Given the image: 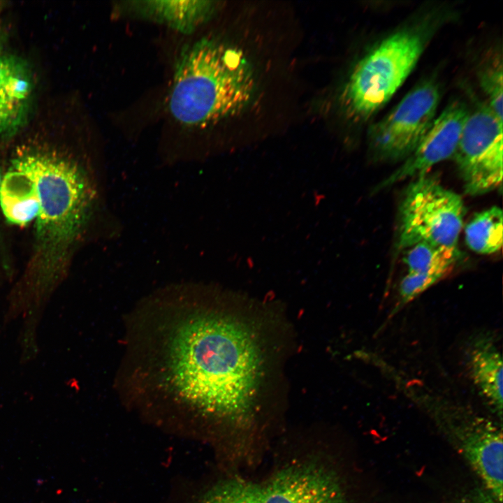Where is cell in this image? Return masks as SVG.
<instances>
[{
  "instance_id": "6da1fadb",
  "label": "cell",
  "mask_w": 503,
  "mask_h": 503,
  "mask_svg": "<svg viewBox=\"0 0 503 503\" xmlns=\"http://www.w3.org/2000/svg\"><path fill=\"white\" fill-rule=\"evenodd\" d=\"M183 296V295H182ZM152 333L144 361L156 397L237 421L251 410L260 380L258 346L247 326L196 297L175 299Z\"/></svg>"
},
{
  "instance_id": "7a4b0ae2",
  "label": "cell",
  "mask_w": 503,
  "mask_h": 503,
  "mask_svg": "<svg viewBox=\"0 0 503 503\" xmlns=\"http://www.w3.org/2000/svg\"><path fill=\"white\" fill-rule=\"evenodd\" d=\"M255 87L252 69L240 50L203 40L185 50L177 63L169 109L185 125H207L242 112Z\"/></svg>"
},
{
  "instance_id": "3957f363",
  "label": "cell",
  "mask_w": 503,
  "mask_h": 503,
  "mask_svg": "<svg viewBox=\"0 0 503 503\" xmlns=\"http://www.w3.org/2000/svg\"><path fill=\"white\" fill-rule=\"evenodd\" d=\"M25 154L38 195L35 220L40 265L43 279L50 281L78 236L94 191L73 162L50 153Z\"/></svg>"
},
{
  "instance_id": "277c9868",
  "label": "cell",
  "mask_w": 503,
  "mask_h": 503,
  "mask_svg": "<svg viewBox=\"0 0 503 503\" xmlns=\"http://www.w3.org/2000/svg\"><path fill=\"white\" fill-rule=\"evenodd\" d=\"M425 43L420 30L401 29L366 54L343 89L342 102L347 114L364 120L383 107L415 67Z\"/></svg>"
},
{
  "instance_id": "5b68a950",
  "label": "cell",
  "mask_w": 503,
  "mask_h": 503,
  "mask_svg": "<svg viewBox=\"0 0 503 503\" xmlns=\"http://www.w3.org/2000/svg\"><path fill=\"white\" fill-rule=\"evenodd\" d=\"M465 207L460 195L427 174L408 186L399 207L397 247L419 242L458 247Z\"/></svg>"
},
{
  "instance_id": "8992f818",
  "label": "cell",
  "mask_w": 503,
  "mask_h": 503,
  "mask_svg": "<svg viewBox=\"0 0 503 503\" xmlns=\"http://www.w3.org/2000/svg\"><path fill=\"white\" fill-rule=\"evenodd\" d=\"M426 405L437 426L481 480L483 487L502 502V428L493 421L461 407Z\"/></svg>"
},
{
  "instance_id": "52a82bcc",
  "label": "cell",
  "mask_w": 503,
  "mask_h": 503,
  "mask_svg": "<svg viewBox=\"0 0 503 503\" xmlns=\"http://www.w3.org/2000/svg\"><path fill=\"white\" fill-rule=\"evenodd\" d=\"M440 96L435 82L424 81L373 124L369 131V143L374 159L395 161L407 158L432 126Z\"/></svg>"
},
{
  "instance_id": "ba28073f",
  "label": "cell",
  "mask_w": 503,
  "mask_h": 503,
  "mask_svg": "<svg viewBox=\"0 0 503 503\" xmlns=\"http://www.w3.org/2000/svg\"><path fill=\"white\" fill-rule=\"evenodd\" d=\"M502 120L486 105L469 112L453 157L465 192L479 196L501 188Z\"/></svg>"
},
{
  "instance_id": "9c48e42d",
  "label": "cell",
  "mask_w": 503,
  "mask_h": 503,
  "mask_svg": "<svg viewBox=\"0 0 503 503\" xmlns=\"http://www.w3.org/2000/svg\"><path fill=\"white\" fill-rule=\"evenodd\" d=\"M261 488L263 503H348L337 472L314 458L284 466Z\"/></svg>"
},
{
  "instance_id": "30bf717a",
  "label": "cell",
  "mask_w": 503,
  "mask_h": 503,
  "mask_svg": "<svg viewBox=\"0 0 503 503\" xmlns=\"http://www.w3.org/2000/svg\"><path fill=\"white\" fill-rule=\"evenodd\" d=\"M469 112L462 101H455L448 105L435 119L413 152L378 184L375 190H381L407 179L427 174L437 163L453 156Z\"/></svg>"
},
{
  "instance_id": "8fae6325",
  "label": "cell",
  "mask_w": 503,
  "mask_h": 503,
  "mask_svg": "<svg viewBox=\"0 0 503 503\" xmlns=\"http://www.w3.org/2000/svg\"><path fill=\"white\" fill-rule=\"evenodd\" d=\"M0 206L6 220L18 226L30 223L38 215L36 180L26 154L14 159L1 178Z\"/></svg>"
},
{
  "instance_id": "7c38bea8",
  "label": "cell",
  "mask_w": 503,
  "mask_h": 503,
  "mask_svg": "<svg viewBox=\"0 0 503 503\" xmlns=\"http://www.w3.org/2000/svg\"><path fill=\"white\" fill-rule=\"evenodd\" d=\"M31 88L27 65L0 48V135L17 129L22 123Z\"/></svg>"
},
{
  "instance_id": "4fadbf2b",
  "label": "cell",
  "mask_w": 503,
  "mask_h": 503,
  "mask_svg": "<svg viewBox=\"0 0 503 503\" xmlns=\"http://www.w3.org/2000/svg\"><path fill=\"white\" fill-rule=\"evenodd\" d=\"M466 364L471 379L492 409L502 419L503 362L491 336L475 337L466 352Z\"/></svg>"
},
{
  "instance_id": "5bb4252c",
  "label": "cell",
  "mask_w": 503,
  "mask_h": 503,
  "mask_svg": "<svg viewBox=\"0 0 503 503\" xmlns=\"http://www.w3.org/2000/svg\"><path fill=\"white\" fill-rule=\"evenodd\" d=\"M403 261L408 273L446 275L460 257L458 247L419 242L404 249Z\"/></svg>"
},
{
  "instance_id": "9a60e30c",
  "label": "cell",
  "mask_w": 503,
  "mask_h": 503,
  "mask_svg": "<svg viewBox=\"0 0 503 503\" xmlns=\"http://www.w3.org/2000/svg\"><path fill=\"white\" fill-rule=\"evenodd\" d=\"M502 224L503 212L497 206L476 213L465 227L467 245L479 254L498 252L503 242Z\"/></svg>"
},
{
  "instance_id": "2e32d148",
  "label": "cell",
  "mask_w": 503,
  "mask_h": 503,
  "mask_svg": "<svg viewBox=\"0 0 503 503\" xmlns=\"http://www.w3.org/2000/svg\"><path fill=\"white\" fill-rule=\"evenodd\" d=\"M143 10L159 20L186 31L202 21L212 8V1H150Z\"/></svg>"
},
{
  "instance_id": "e0dca14e",
  "label": "cell",
  "mask_w": 503,
  "mask_h": 503,
  "mask_svg": "<svg viewBox=\"0 0 503 503\" xmlns=\"http://www.w3.org/2000/svg\"><path fill=\"white\" fill-rule=\"evenodd\" d=\"M198 503H263L261 483L230 478L211 488Z\"/></svg>"
},
{
  "instance_id": "ac0fdd59",
  "label": "cell",
  "mask_w": 503,
  "mask_h": 503,
  "mask_svg": "<svg viewBox=\"0 0 503 503\" xmlns=\"http://www.w3.org/2000/svg\"><path fill=\"white\" fill-rule=\"evenodd\" d=\"M479 82L488 98L487 105L502 120V65L495 58L479 71Z\"/></svg>"
},
{
  "instance_id": "d6986e66",
  "label": "cell",
  "mask_w": 503,
  "mask_h": 503,
  "mask_svg": "<svg viewBox=\"0 0 503 503\" xmlns=\"http://www.w3.org/2000/svg\"><path fill=\"white\" fill-rule=\"evenodd\" d=\"M443 277L437 275L407 273L399 286L400 305L409 302Z\"/></svg>"
},
{
  "instance_id": "ffe728a7",
  "label": "cell",
  "mask_w": 503,
  "mask_h": 503,
  "mask_svg": "<svg viewBox=\"0 0 503 503\" xmlns=\"http://www.w3.org/2000/svg\"><path fill=\"white\" fill-rule=\"evenodd\" d=\"M450 503H502L483 487L476 488L453 500Z\"/></svg>"
},
{
  "instance_id": "44dd1931",
  "label": "cell",
  "mask_w": 503,
  "mask_h": 503,
  "mask_svg": "<svg viewBox=\"0 0 503 503\" xmlns=\"http://www.w3.org/2000/svg\"><path fill=\"white\" fill-rule=\"evenodd\" d=\"M1 178H2V177L1 176V173H0V183H1Z\"/></svg>"
},
{
  "instance_id": "7402d4cb",
  "label": "cell",
  "mask_w": 503,
  "mask_h": 503,
  "mask_svg": "<svg viewBox=\"0 0 503 503\" xmlns=\"http://www.w3.org/2000/svg\"><path fill=\"white\" fill-rule=\"evenodd\" d=\"M0 6H1V2H0Z\"/></svg>"
}]
</instances>
